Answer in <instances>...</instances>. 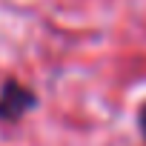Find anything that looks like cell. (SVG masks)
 Segmentation results:
<instances>
[{
    "mask_svg": "<svg viewBox=\"0 0 146 146\" xmlns=\"http://www.w3.org/2000/svg\"><path fill=\"white\" fill-rule=\"evenodd\" d=\"M137 126H140V132H143V137H146V103L137 109Z\"/></svg>",
    "mask_w": 146,
    "mask_h": 146,
    "instance_id": "obj_2",
    "label": "cell"
},
{
    "mask_svg": "<svg viewBox=\"0 0 146 146\" xmlns=\"http://www.w3.org/2000/svg\"><path fill=\"white\" fill-rule=\"evenodd\" d=\"M35 106V92L17 80H6L0 89V120H20Z\"/></svg>",
    "mask_w": 146,
    "mask_h": 146,
    "instance_id": "obj_1",
    "label": "cell"
}]
</instances>
